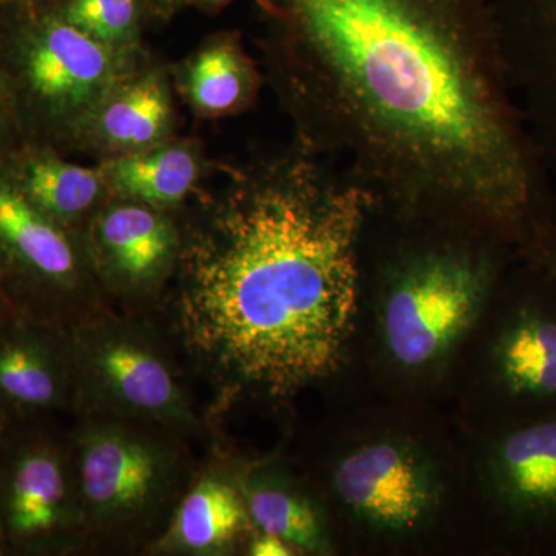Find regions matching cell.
Instances as JSON below:
<instances>
[{"label":"cell","mask_w":556,"mask_h":556,"mask_svg":"<svg viewBox=\"0 0 556 556\" xmlns=\"http://www.w3.org/2000/svg\"><path fill=\"white\" fill-rule=\"evenodd\" d=\"M75 412L195 433L199 416L169 343L148 321L104 313L70 328Z\"/></svg>","instance_id":"cell-5"},{"label":"cell","mask_w":556,"mask_h":556,"mask_svg":"<svg viewBox=\"0 0 556 556\" xmlns=\"http://www.w3.org/2000/svg\"><path fill=\"white\" fill-rule=\"evenodd\" d=\"M60 14L90 38L119 46L137 31L139 0H68Z\"/></svg>","instance_id":"cell-21"},{"label":"cell","mask_w":556,"mask_h":556,"mask_svg":"<svg viewBox=\"0 0 556 556\" xmlns=\"http://www.w3.org/2000/svg\"><path fill=\"white\" fill-rule=\"evenodd\" d=\"M189 93L200 109L229 112L254 93L255 78L233 40H219L201 51L189 70Z\"/></svg>","instance_id":"cell-19"},{"label":"cell","mask_w":556,"mask_h":556,"mask_svg":"<svg viewBox=\"0 0 556 556\" xmlns=\"http://www.w3.org/2000/svg\"><path fill=\"white\" fill-rule=\"evenodd\" d=\"M249 555L252 556H289L298 554L287 541L269 533L257 532L249 541Z\"/></svg>","instance_id":"cell-23"},{"label":"cell","mask_w":556,"mask_h":556,"mask_svg":"<svg viewBox=\"0 0 556 556\" xmlns=\"http://www.w3.org/2000/svg\"><path fill=\"white\" fill-rule=\"evenodd\" d=\"M181 237L174 223L150 204L105 208L91 226V251L102 277L121 298L144 300L177 269Z\"/></svg>","instance_id":"cell-13"},{"label":"cell","mask_w":556,"mask_h":556,"mask_svg":"<svg viewBox=\"0 0 556 556\" xmlns=\"http://www.w3.org/2000/svg\"><path fill=\"white\" fill-rule=\"evenodd\" d=\"M13 313H16V309L11 305L9 298L0 291V321L5 320V318L10 317Z\"/></svg>","instance_id":"cell-25"},{"label":"cell","mask_w":556,"mask_h":556,"mask_svg":"<svg viewBox=\"0 0 556 556\" xmlns=\"http://www.w3.org/2000/svg\"><path fill=\"white\" fill-rule=\"evenodd\" d=\"M0 535L21 554L84 543L72 444L7 433L0 444Z\"/></svg>","instance_id":"cell-6"},{"label":"cell","mask_w":556,"mask_h":556,"mask_svg":"<svg viewBox=\"0 0 556 556\" xmlns=\"http://www.w3.org/2000/svg\"><path fill=\"white\" fill-rule=\"evenodd\" d=\"M527 265L490 345L493 383L511 413L508 424L556 413V283Z\"/></svg>","instance_id":"cell-7"},{"label":"cell","mask_w":556,"mask_h":556,"mask_svg":"<svg viewBox=\"0 0 556 556\" xmlns=\"http://www.w3.org/2000/svg\"><path fill=\"white\" fill-rule=\"evenodd\" d=\"M0 255L33 285L28 316L70 329L104 314L84 299L78 252L61 223L10 188H0Z\"/></svg>","instance_id":"cell-8"},{"label":"cell","mask_w":556,"mask_h":556,"mask_svg":"<svg viewBox=\"0 0 556 556\" xmlns=\"http://www.w3.org/2000/svg\"><path fill=\"white\" fill-rule=\"evenodd\" d=\"M182 438L148 424L83 417L70 444L84 543L137 547L166 529L188 485Z\"/></svg>","instance_id":"cell-3"},{"label":"cell","mask_w":556,"mask_h":556,"mask_svg":"<svg viewBox=\"0 0 556 556\" xmlns=\"http://www.w3.org/2000/svg\"><path fill=\"white\" fill-rule=\"evenodd\" d=\"M308 113L305 144L407 218L526 254L552 179L508 80L495 0H258Z\"/></svg>","instance_id":"cell-1"},{"label":"cell","mask_w":556,"mask_h":556,"mask_svg":"<svg viewBox=\"0 0 556 556\" xmlns=\"http://www.w3.org/2000/svg\"><path fill=\"white\" fill-rule=\"evenodd\" d=\"M495 7L511 90L556 181V0H495Z\"/></svg>","instance_id":"cell-11"},{"label":"cell","mask_w":556,"mask_h":556,"mask_svg":"<svg viewBox=\"0 0 556 556\" xmlns=\"http://www.w3.org/2000/svg\"><path fill=\"white\" fill-rule=\"evenodd\" d=\"M522 258L530 265L543 270L556 283V223L541 239L540 243L532 251L527 252Z\"/></svg>","instance_id":"cell-22"},{"label":"cell","mask_w":556,"mask_h":556,"mask_svg":"<svg viewBox=\"0 0 556 556\" xmlns=\"http://www.w3.org/2000/svg\"><path fill=\"white\" fill-rule=\"evenodd\" d=\"M463 239L409 249L387 270L380 331L388 356L402 369L442 364L495 292L507 248Z\"/></svg>","instance_id":"cell-4"},{"label":"cell","mask_w":556,"mask_h":556,"mask_svg":"<svg viewBox=\"0 0 556 556\" xmlns=\"http://www.w3.org/2000/svg\"><path fill=\"white\" fill-rule=\"evenodd\" d=\"M332 486L361 521L390 532L426 525L441 501V485L430 460L408 442L388 439L343 456Z\"/></svg>","instance_id":"cell-10"},{"label":"cell","mask_w":556,"mask_h":556,"mask_svg":"<svg viewBox=\"0 0 556 556\" xmlns=\"http://www.w3.org/2000/svg\"><path fill=\"white\" fill-rule=\"evenodd\" d=\"M2 551H5V543H3V538L0 535V555L3 554Z\"/></svg>","instance_id":"cell-27"},{"label":"cell","mask_w":556,"mask_h":556,"mask_svg":"<svg viewBox=\"0 0 556 556\" xmlns=\"http://www.w3.org/2000/svg\"><path fill=\"white\" fill-rule=\"evenodd\" d=\"M169 121L166 87L159 78H146L110 102L101 115V130L112 144L138 149L159 141Z\"/></svg>","instance_id":"cell-18"},{"label":"cell","mask_w":556,"mask_h":556,"mask_svg":"<svg viewBox=\"0 0 556 556\" xmlns=\"http://www.w3.org/2000/svg\"><path fill=\"white\" fill-rule=\"evenodd\" d=\"M375 197L308 144L237 170L181 240L172 334L218 402H283L345 361Z\"/></svg>","instance_id":"cell-2"},{"label":"cell","mask_w":556,"mask_h":556,"mask_svg":"<svg viewBox=\"0 0 556 556\" xmlns=\"http://www.w3.org/2000/svg\"><path fill=\"white\" fill-rule=\"evenodd\" d=\"M236 479L207 470L186 486L152 551L179 555H225L251 530Z\"/></svg>","instance_id":"cell-15"},{"label":"cell","mask_w":556,"mask_h":556,"mask_svg":"<svg viewBox=\"0 0 556 556\" xmlns=\"http://www.w3.org/2000/svg\"><path fill=\"white\" fill-rule=\"evenodd\" d=\"M189 2L195 3V5L207 7V9H219V7L226 5L230 0H189Z\"/></svg>","instance_id":"cell-26"},{"label":"cell","mask_w":556,"mask_h":556,"mask_svg":"<svg viewBox=\"0 0 556 556\" xmlns=\"http://www.w3.org/2000/svg\"><path fill=\"white\" fill-rule=\"evenodd\" d=\"M160 2H164V0H160Z\"/></svg>","instance_id":"cell-28"},{"label":"cell","mask_w":556,"mask_h":556,"mask_svg":"<svg viewBox=\"0 0 556 556\" xmlns=\"http://www.w3.org/2000/svg\"><path fill=\"white\" fill-rule=\"evenodd\" d=\"M11 422H13V419H11L9 412H7L5 407H3L2 404H0V444H2V441L3 439H5L7 433H9Z\"/></svg>","instance_id":"cell-24"},{"label":"cell","mask_w":556,"mask_h":556,"mask_svg":"<svg viewBox=\"0 0 556 556\" xmlns=\"http://www.w3.org/2000/svg\"><path fill=\"white\" fill-rule=\"evenodd\" d=\"M70 329L25 314L0 321V404L13 420L75 409Z\"/></svg>","instance_id":"cell-12"},{"label":"cell","mask_w":556,"mask_h":556,"mask_svg":"<svg viewBox=\"0 0 556 556\" xmlns=\"http://www.w3.org/2000/svg\"><path fill=\"white\" fill-rule=\"evenodd\" d=\"M199 175V164L188 149L169 146L149 153L112 161L108 178L127 199L169 206L189 195Z\"/></svg>","instance_id":"cell-17"},{"label":"cell","mask_w":556,"mask_h":556,"mask_svg":"<svg viewBox=\"0 0 556 556\" xmlns=\"http://www.w3.org/2000/svg\"><path fill=\"white\" fill-rule=\"evenodd\" d=\"M25 197L58 223L72 222L93 206L101 193L97 170L58 160H38L27 167Z\"/></svg>","instance_id":"cell-20"},{"label":"cell","mask_w":556,"mask_h":556,"mask_svg":"<svg viewBox=\"0 0 556 556\" xmlns=\"http://www.w3.org/2000/svg\"><path fill=\"white\" fill-rule=\"evenodd\" d=\"M485 479L515 541L556 548V413L504 427L490 444Z\"/></svg>","instance_id":"cell-9"},{"label":"cell","mask_w":556,"mask_h":556,"mask_svg":"<svg viewBox=\"0 0 556 556\" xmlns=\"http://www.w3.org/2000/svg\"><path fill=\"white\" fill-rule=\"evenodd\" d=\"M233 479L257 532L281 538L295 552L328 554L331 547L324 514L294 482L269 470L248 471Z\"/></svg>","instance_id":"cell-16"},{"label":"cell","mask_w":556,"mask_h":556,"mask_svg":"<svg viewBox=\"0 0 556 556\" xmlns=\"http://www.w3.org/2000/svg\"><path fill=\"white\" fill-rule=\"evenodd\" d=\"M110 47L60 16L49 17L33 36L27 75L40 97L61 109L89 104L113 73Z\"/></svg>","instance_id":"cell-14"}]
</instances>
